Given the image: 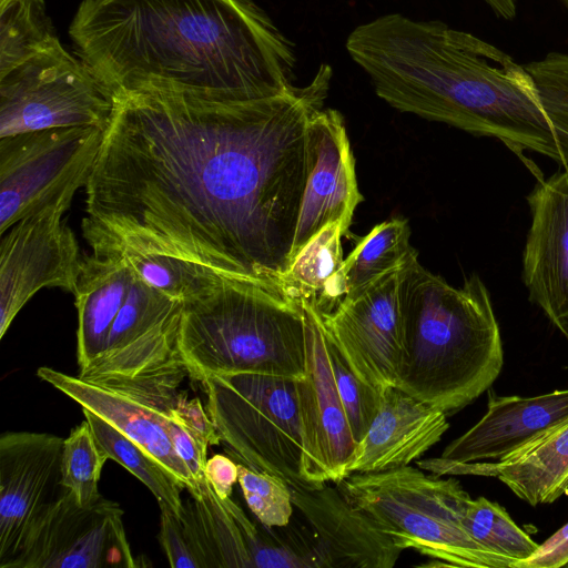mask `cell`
<instances>
[{
	"label": "cell",
	"mask_w": 568,
	"mask_h": 568,
	"mask_svg": "<svg viewBox=\"0 0 568 568\" xmlns=\"http://www.w3.org/2000/svg\"><path fill=\"white\" fill-rule=\"evenodd\" d=\"M332 73L322 63L308 84L246 101L118 92L84 187L92 253L166 255L281 291Z\"/></svg>",
	"instance_id": "6da1fadb"
},
{
	"label": "cell",
	"mask_w": 568,
	"mask_h": 568,
	"mask_svg": "<svg viewBox=\"0 0 568 568\" xmlns=\"http://www.w3.org/2000/svg\"><path fill=\"white\" fill-rule=\"evenodd\" d=\"M69 33L115 93L246 101L295 88L294 44L253 0H82Z\"/></svg>",
	"instance_id": "7a4b0ae2"
},
{
	"label": "cell",
	"mask_w": 568,
	"mask_h": 568,
	"mask_svg": "<svg viewBox=\"0 0 568 568\" xmlns=\"http://www.w3.org/2000/svg\"><path fill=\"white\" fill-rule=\"evenodd\" d=\"M345 47L398 111L562 163L531 75L491 43L439 20L388 13L357 26Z\"/></svg>",
	"instance_id": "3957f363"
},
{
	"label": "cell",
	"mask_w": 568,
	"mask_h": 568,
	"mask_svg": "<svg viewBox=\"0 0 568 568\" xmlns=\"http://www.w3.org/2000/svg\"><path fill=\"white\" fill-rule=\"evenodd\" d=\"M74 296L79 378L118 389L189 376L179 349L183 304L145 283L122 255L83 257Z\"/></svg>",
	"instance_id": "277c9868"
},
{
	"label": "cell",
	"mask_w": 568,
	"mask_h": 568,
	"mask_svg": "<svg viewBox=\"0 0 568 568\" xmlns=\"http://www.w3.org/2000/svg\"><path fill=\"white\" fill-rule=\"evenodd\" d=\"M503 363L499 326L479 276L455 287L417 260L407 285V354L396 387L448 416L486 392Z\"/></svg>",
	"instance_id": "5b68a950"
},
{
	"label": "cell",
	"mask_w": 568,
	"mask_h": 568,
	"mask_svg": "<svg viewBox=\"0 0 568 568\" xmlns=\"http://www.w3.org/2000/svg\"><path fill=\"white\" fill-rule=\"evenodd\" d=\"M179 349L201 383L241 373L300 379L306 367L302 304L275 288L221 281L183 304Z\"/></svg>",
	"instance_id": "8992f818"
},
{
	"label": "cell",
	"mask_w": 568,
	"mask_h": 568,
	"mask_svg": "<svg viewBox=\"0 0 568 568\" xmlns=\"http://www.w3.org/2000/svg\"><path fill=\"white\" fill-rule=\"evenodd\" d=\"M400 549L432 558V566L511 568L514 561L479 545L462 516L470 498L458 480L410 465L354 473L336 483Z\"/></svg>",
	"instance_id": "52a82bcc"
},
{
	"label": "cell",
	"mask_w": 568,
	"mask_h": 568,
	"mask_svg": "<svg viewBox=\"0 0 568 568\" xmlns=\"http://www.w3.org/2000/svg\"><path fill=\"white\" fill-rule=\"evenodd\" d=\"M296 381L241 373L203 381L206 409L229 454L244 466L308 488L302 476Z\"/></svg>",
	"instance_id": "ba28073f"
},
{
	"label": "cell",
	"mask_w": 568,
	"mask_h": 568,
	"mask_svg": "<svg viewBox=\"0 0 568 568\" xmlns=\"http://www.w3.org/2000/svg\"><path fill=\"white\" fill-rule=\"evenodd\" d=\"M115 91L59 39L0 74V138L110 124Z\"/></svg>",
	"instance_id": "9c48e42d"
},
{
	"label": "cell",
	"mask_w": 568,
	"mask_h": 568,
	"mask_svg": "<svg viewBox=\"0 0 568 568\" xmlns=\"http://www.w3.org/2000/svg\"><path fill=\"white\" fill-rule=\"evenodd\" d=\"M103 133L74 126L0 138V235L26 215L85 187Z\"/></svg>",
	"instance_id": "30bf717a"
},
{
	"label": "cell",
	"mask_w": 568,
	"mask_h": 568,
	"mask_svg": "<svg viewBox=\"0 0 568 568\" xmlns=\"http://www.w3.org/2000/svg\"><path fill=\"white\" fill-rule=\"evenodd\" d=\"M417 256L331 314L325 332L351 371L383 392L397 386L407 354V285Z\"/></svg>",
	"instance_id": "8fae6325"
},
{
	"label": "cell",
	"mask_w": 568,
	"mask_h": 568,
	"mask_svg": "<svg viewBox=\"0 0 568 568\" xmlns=\"http://www.w3.org/2000/svg\"><path fill=\"white\" fill-rule=\"evenodd\" d=\"M73 196H61L1 234L0 338L41 288L60 287L74 294L83 258L73 232L62 220Z\"/></svg>",
	"instance_id": "7c38bea8"
},
{
	"label": "cell",
	"mask_w": 568,
	"mask_h": 568,
	"mask_svg": "<svg viewBox=\"0 0 568 568\" xmlns=\"http://www.w3.org/2000/svg\"><path fill=\"white\" fill-rule=\"evenodd\" d=\"M119 504L80 506L64 488L31 528L7 568L135 567Z\"/></svg>",
	"instance_id": "4fadbf2b"
},
{
	"label": "cell",
	"mask_w": 568,
	"mask_h": 568,
	"mask_svg": "<svg viewBox=\"0 0 568 568\" xmlns=\"http://www.w3.org/2000/svg\"><path fill=\"white\" fill-rule=\"evenodd\" d=\"M306 323V367L296 381L302 434V476L308 488L349 475L358 444L339 398L327 335L317 310L301 303Z\"/></svg>",
	"instance_id": "5bb4252c"
},
{
	"label": "cell",
	"mask_w": 568,
	"mask_h": 568,
	"mask_svg": "<svg viewBox=\"0 0 568 568\" xmlns=\"http://www.w3.org/2000/svg\"><path fill=\"white\" fill-rule=\"evenodd\" d=\"M63 442L47 433L0 436V568L8 567L33 525L63 491Z\"/></svg>",
	"instance_id": "9a60e30c"
},
{
	"label": "cell",
	"mask_w": 568,
	"mask_h": 568,
	"mask_svg": "<svg viewBox=\"0 0 568 568\" xmlns=\"http://www.w3.org/2000/svg\"><path fill=\"white\" fill-rule=\"evenodd\" d=\"M523 254L529 298L568 341V169L537 182Z\"/></svg>",
	"instance_id": "2e32d148"
},
{
	"label": "cell",
	"mask_w": 568,
	"mask_h": 568,
	"mask_svg": "<svg viewBox=\"0 0 568 568\" xmlns=\"http://www.w3.org/2000/svg\"><path fill=\"white\" fill-rule=\"evenodd\" d=\"M311 132L314 166L304 191L291 262L326 225L342 221L347 230L363 200L341 113L324 108L316 111L311 119Z\"/></svg>",
	"instance_id": "e0dca14e"
},
{
	"label": "cell",
	"mask_w": 568,
	"mask_h": 568,
	"mask_svg": "<svg viewBox=\"0 0 568 568\" xmlns=\"http://www.w3.org/2000/svg\"><path fill=\"white\" fill-rule=\"evenodd\" d=\"M291 488L294 506L327 556L331 568H393L403 549L328 483Z\"/></svg>",
	"instance_id": "ac0fdd59"
},
{
	"label": "cell",
	"mask_w": 568,
	"mask_h": 568,
	"mask_svg": "<svg viewBox=\"0 0 568 568\" xmlns=\"http://www.w3.org/2000/svg\"><path fill=\"white\" fill-rule=\"evenodd\" d=\"M568 420V389L532 397L490 394L484 416L446 446L440 459L497 460Z\"/></svg>",
	"instance_id": "d6986e66"
},
{
	"label": "cell",
	"mask_w": 568,
	"mask_h": 568,
	"mask_svg": "<svg viewBox=\"0 0 568 568\" xmlns=\"http://www.w3.org/2000/svg\"><path fill=\"white\" fill-rule=\"evenodd\" d=\"M37 376L121 432L148 452L192 497L202 493L189 467L174 449L170 418L165 414L114 390L84 382L50 367H40Z\"/></svg>",
	"instance_id": "ffe728a7"
},
{
	"label": "cell",
	"mask_w": 568,
	"mask_h": 568,
	"mask_svg": "<svg viewBox=\"0 0 568 568\" xmlns=\"http://www.w3.org/2000/svg\"><path fill=\"white\" fill-rule=\"evenodd\" d=\"M416 464L443 476L496 477L529 505L549 504L568 490V420L496 462L453 463L436 457Z\"/></svg>",
	"instance_id": "44dd1931"
},
{
	"label": "cell",
	"mask_w": 568,
	"mask_h": 568,
	"mask_svg": "<svg viewBox=\"0 0 568 568\" xmlns=\"http://www.w3.org/2000/svg\"><path fill=\"white\" fill-rule=\"evenodd\" d=\"M447 415L390 386L381 403L358 452L349 475L407 466L437 444L448 429Z\"/></svg>",
	"instance_id": "7402d4cb"
},
{
	"label": "cell",
	"mask_w": 568,
	"mask_h": 568,
	"mask_svg": "<svg viewBox=\"0 0 568 568\" xmlns=\"http://www.w3.org/2000/svg\"><path fill=\"white\" fill-rule=\"evenodd\" d=\"M201 498L183 503L181 521L191 547L203 568H253V560L265 539L243 509L221 498L206 478Z\"/></svg>",
	"instance_id": "603a6c76"
},
{
	"label": "cell",
	"mask_w": 568,
	"mask_h": 568,
	"mask_svg": "<svg viewBox=\"0 0 568 568\" xmlns=\"http://www.w3.org/2000/svg\"><path fill=\"white\" fill-rule=\"evenodd\" d=\"M342 221L318 232L293 258L280 277L281 291L291 300L306 303L321 314H331L346 296Z\"/></svg>",
	"instance_id": "cb8c5ba5"
},
{
	"label": "cell",
	"mask_w": 568,
	"mask_h": 568,
	"mask_svg": "<svg viewBox=\"0 0 568 568\" xmlns=\"http://www.w3.org/2000/svg\"><path fill=\"white\" fill-rule=\"evenodd\" d=\"M409 239L408 221L399 217L375 225L359 239L344 261L345 298L357 297L379 278L418 256Z\"/></svg>",
	"instance_id": "d4e9b609"
},
{
	"label": "cell",
	"mask_w": 568,
	"mask_h": 568,
	"mask_svg": "<svg viewBox=\"0 0 568 568\" xmlns=\"http://www.w3.org/2000/svg\"><path fill=\"white\" fill-rule=\"evenodd\" d=\"M94 437L110 459L115 460L142 481L158 503H165L179 517L183 511L182 487L141 446L124 436L97 414L82 408Z\"/></svg>",
	"instance_id": "484cf974"
},
{
	"label": "cell",
	"mask_w": 568,
	"mask_h": 568,
	"mask_svg": "<svg viewBox=\"0 0 568 568\" xmlns=\"http://www.w3.org/2000/svg\"><path fill=\"white\" fill-rule=\"evenodd\" d=\"M55 40L44 0H0V74Z\"/></svg>",
	"instance_id": "4316f807"
},
{
	"label": "cell",
	"mask_w": 568,
	"mask_h": 568,
	"mask_svg": "<svg viewBox=\"0 0 568 568\" xmlns=\"http://www.w3.org/2000/svg\"><path fill=\"white\" fill-rule=\"evenodd\" d=\"M462 523L473 539L488 550L511 559L513 566L529 558L539 547L504 507L485 497L466 501Z\"/></svg>",
	"instance_id": "83f0119b"
},
{
	"label": "cell",
	"mask_w": 568,
	"mask_h": 568,
	"mask_svg": "<svg viewBox=\"0 0 568 568\" xmlns=\"http://www.w3.org/2000/svg\"><path fill=\"white\" fill-rule=\"evenodd\" d=\"M108 459L85 419L64 438L61 485L73 493L80 506H92L102 498L99 480Z\"/></svg>",
	"instance_id": "f1b7e54d"
},
{
	"label": "cell",
	"mask_w": 568,
	"mask_h": 568,
	"mask_svg": "<svg viewBox=\"0 0 568 568\" xmlns=\"http://www.w3.org/2000/svg\"><path fill=\"white\" fill-rule=\"evenodd\" d=\"M114 254L122 255L150 286L182 304L222 281L204 274L181 260L166 255L135 252Z\"/></svg>",
	"instance_id": "f546056e"
},
{
	"label": "cell",
	"mask_w": 568,
	"mask_h": 568,
	"mask_svg": "<svg viewBox=\"0 0 568 568\" xmlns=\"http://www.w3.org/2000/svg\"><path fill=\"white\" fill-rule=\"evenodd\" d=\"M524 67L537 87L542 108L554 128L561 165H568V53L549 52Z\"/></svg>",
	"instance_id": "4dcf8cb0"
},
{
	"label": "cell",
	"mask_w": 568,
	"mask_h": 568,
	"mask_svg": "<svg viewBox=\"0 0 568 568\" xmlns=\"http://www.w3.org/2000/svg\"><path fill=\"white\" fill-rule=\"evenodd\" d=\"M237 467V481L257 520L273 528L288 525L294 507L288 484L277 476L253 470L241 463Z\"/></svg>",
	"instance_id": "1f68e13d"
},
{
	"label": "cell",
	"mask_w": 568,
	"mask_h": 568,
	"mask_svg": "<svg viewBox=\"0 0 568 568\" xmlns=\"http://www.w3.org/2000/svg\"><path fill=\"white\" fill-rule=\"evenodd\" d=\"M327 339L335 385L353 437L359 444L377 414L382 392L359 379L346 365L328 336Z\"/></svg>",
	"instance_id": "d6a6232c"
},
{
	"label": "cell",
	"mask_w": 568,
	"mask_h": 568,
	"mask_svg": "<svg viewBox=\"0 0 568 568\" xmlns=\"http://www.w3.org/2000/svg\"><path fill=\"white\" fill-rule=\"evenodd\" d=\"M160 542L172 568H203L193 551L181 518L163 501L159 503Z\"/></svg>",
	"instance_id": "836d02e7"
},
{
	"label": "cell",
	"mask_w": 568,
	"mask_h": 568,
	"mask_svg": "<svg viewBox=\"0 0 568 568\" xmlns=\"http://www.w3.org/2000/svg\"><path fill=\"white\" fill-rule=\"evenodd\" d=\"M166 416L182 424L204 445L221 444L220 435L209 416L204 410L201 400L197 397L187 398V393L182 392L181 397Z\"/></svg>",
	"instance_id": "e575fe53"
},
{
	"label": "cell",
	"mask_w": 568,
	"mask_h": 568,
	"mask_svg": "<svg viewBox=\"0 0 568 568\" xmlns=\"http://www.w3.org/2000/svg\"><path fill=\"white\" fill-rule=\"evenodd\" d=\"M170 418V417H169ZM169 433L175 452L189 467L199 486L206 479L207 446L201 443L182 424L170 418Z\"/></svg>",
	"instance_id": "d590c367"
},
{
	"label": "cell",
	"mask_w": 568,
	"mask_h": 568,
	"mask_svg": "<svg viewBox=\"0 0 568 568\" xmlns=\"http://www.w3.org/2000/svg\"><path fill=\"white\" fill-rule=\"evenodd\" d=\"M568 565V523L558 529L529 558L513 568H559Z\"/></svg>",
	"instance_id": "8d00e7d4"
},
{
	"label": "cell",
	"mask_w": 568,
	"mask_h": 568,
	"mask_svg": "<svg viewBox=\"0 0 568 568\" xmlns=\"http://www.w3.org/2000/svg\"><path fill=\"white\" fill-rule=\"evenodd\" d=\"M205 475L213 489L221 498H229L239 478V467L224 455H214L207 459Z\"/></svg>",
	"instance_id": "74e56055"
},
{
	"label": "cell",
	"mask_w": 568,
	"mask_h": 568,
	"mask_svg": "<svg viewBox=\"0 0 568 568\" xmlns=\"http://www.w3.org/2000/svg\"><path fill=\"white\" fill-rule=\"evenodd\" d=\"M484 1L489 8H499V7L508 3L510 0H484Z\"/></svg>",
	"instance_id": "f35d334b"
},
{
	"label": "cell",
	"mask_w": 568,
	"mask_h": 568,
	"mask_svg": "<svg viewBox=\"0 0 568 568\" xmlns=\"http://www.w3.org/2000/svg\"><path fill=\"white\" fill-rule=\"evenodd\" d=\"M560 1H561V2L564 3V6L568 9V0H560Z\"/></svg>",
	"instance_id": "ab89813d"
}]
</instances>
